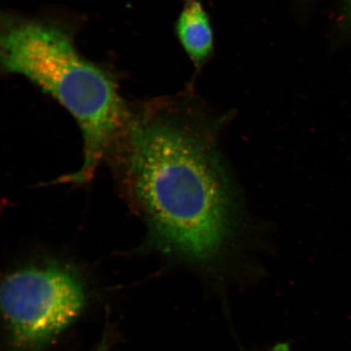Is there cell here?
Returning a JSON list of instances; mask_svg holds the SVG:
<instances>
[{"label": "cell", "mask_w": 351, "mask_h": 351, "mask_svg": "<svg viewBox=\"0 0 351 351\" xmlns=\"http://www.w3.org/2000/svg\"><path fill=\"white\" fill-rule=\"evenodd\" d=\"M185 103L156 100L129 110L111 148L152 244L200 261L229 234L231 197L216 152L190 125Z\"/></svg>", "instance_id": "obj_1"}, {"label": "cell", "mask_w": 351, "mask_h": 351, "mask_svg": "<svg viewBox=\"0 0 351 351\" xmlns=\"http://www.w3.org/2000/svg\"><path fill=\"white\" fill-rule=\"evenodd\" d=\"M0 60L4 71L28 78L75 117L84 140V160L61 182H89L128 115L116 82L78 53L63 28L43 21L3 17Z\"/></svg>", "instance_id": "obj_2"}, {"label": "cell", "mask_w": 351, "mask_h": 351, "mask_svg": "<svg viewBox=\"0 0 351 351\" xmlns=\"http://www.w3.org/2000/svg\"><path fill=\"white\" fill-rule=\"evenodd\" d=\"M86 302L82 280L57 263L32 265L3 279L0 306L13 343L38 350L58 337L80 317Z\"/></svg>", "instance_id": "obj_3"}, {"label": "cell", "mask_w": 351, "mask_h": 351, "mask_svg": "<svg viewBox=\"0 0 351 351\" xmlns=\"http://www.w3.org/2000/svg\"><path fill=\"white\" fill-rule=\"evenodd\" d=\"M175 32L197 72H199L214 53L213 25L203 4L197 0L186 1L176 22Z\"/></svg>", "instance_id": "obj_4"}, {"label": "cell", "mask_w": 351, "mask_h": 351, "mask_svg": "<svg viewBox=\"0 0 351 351\" xmlns=\"http://www.w3.org/2000/svg\"><path fill=\"white\" fill-rule=\"evenodd\" d=\"M341 21L342 28L351 30V0H342Z\"/></svg>", "instance_id": "obj_5"}, {"label": "cell", "mask_w": 351, "mask_h": 351, "mask_svg": "<svg viewBox=\"0 0 351 351\" xmlns=\"http://www.w3.org/2000/svg\"><path fill=\"white\" fill-rule=\"evenodd\" d=\"M108 339H107V336H104L93 351H108Z\"/></svg>", "instance_id": "obj_6"}, {"label": "cell", "mask_w": 351, "mask_h": 351, "mask_svg": "<svg viewBox=\"0 0 351 351\" xmlns=\"http://www.w3.org/2000/svg\"><path fill=\"white\" fill-rule=\"evenodd\" d=\"M302 1H305V2H306V0H302Z\"/></svg>", "instance_id": "obj_7"}, {"label": "cell", "mask_w": 351, "mask_h": 351, "mask_svg": "<svg viewBox=\"0 0 351 351\" xmlns=\"http://www.w3.org/2000/svg\"><path fill=\"white\" fill-rule=\"evenodd\" d=\"M186 1H190V0H186Z\"/></svg>", "instance_id": "obj_8"}]
</instances>
